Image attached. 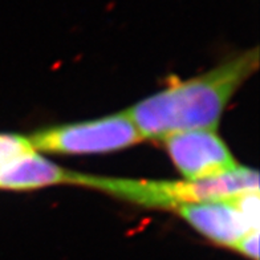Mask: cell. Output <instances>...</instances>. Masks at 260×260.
Returning <instances> with one entry per match:
<instances>
[{"label": "cell", "mask_w": 260, "mask_h": 260, "mask_svg": "<svg viewBox=\"0 0 260 260\" xmlns=\"http://www.w3.org/2000/svg\"><path fill=\"white\" fill-rule=\"evenodd\" d=\"M161 141L187 181L216 178L239 168L215 130H186L170 134Z\"/></svg>", "instance_id": "cell-4"}, {"label": "cell", "mask_w": 260, "mask_h": 260, "mask_svg": "<svg viewBox=\"0 0 260 260\" xmlns=\"http://www.w3.org/2000/svg\"><path fill=\"white\" fill-rule=\"evenodd\" d=\"M259 67L253 48L201 76L174 81L134 104L126 114L144 140H162L195 129L215 130L231 97Z\"/></svg>", "instance_id": "cell-1"}, {"label": "cell", "mask_w": 260, "mask_h": 260, "mask_svg": "<svg viewBox=\"0 0 260 260\" xmlns=\"http://www.w3.org/2000/svg\"><path fill=\"white\" fill-rule=\"evenodd\" d=\"M36 151L94 154L129 147L144 140L126 112L85 122L47 127L27 137Z\"/></svg>", "instance_id": "cell-3"}, {"label": "cell", "mask_w": 260, "mask_h": 260, "mask_svg": "<svg viewBox=\"0 0 260 260\" xmlns=\"http://www.w3.org/2000/svg\"><path fill=\"white\" fill-rule=\"evenodd\" d=\"M174 211L207 239L231 250L247 234L259 231V224L244 215L234 195L209 202L182 205Z\"/></svg>", "instance_id": "cell-5"}, {"label": "cell", "mask_w": 260, "mask_h": 260, "mask_svg": "<svg viewBox=\"0 0 260 260\" xmlns=\"http://www.w3.org/2000/svg\"><path fill=\"white\" fill-rule=\"evenodd\" d=\"M75 171L65 170L32 151L17 158L0 175V188L32 190L45 186L72 183Z\"/></svg>", "instance_id": "cell-6"}, {"label": "cell", "mask_w": 260, "mask_h": 260, "mask_svg": "<svg viewBox=\"0 0 260 260\" xmlns=\"http://www.w3.org/2000/svg\"><path fill=\"white\" fill-rule=\"evenodd\" d=\"M234 251L251 260H259V231L247 234L238 242Z\"/></svg>", "instance_id": "cell-8"}, {"label": "cell", "mask_w": 260, "mask_h": 260, "mask_svg": "<svg viewBox=\"0 0 260 260\" xmlns=\"http://www.w3.org/2000/svg\"><path fill=\"white\" fill-rule=\"evenodd\" d=\"M32 151L36 150L28 142L27 137L17 134L0 133V175L17 158L29 154Z\"/></svg>", "instance_id": "cell-7"}, {"label": "cell", "mask_w": 260, "mask_h": 260, "mask_svg": "<svg viewBox=\"0 0 260 260\" xmlns=\"http://www.w3.org/2000/svg\"><path fill=\"white\" fill-rule=\"evenodd\" d=\"M73 185L97 188L136 205L175 210L188 203L209 202L259 190V173L239 168L229 174L202 181H146L97 177L75 173Z\"/></svg>", "instance_id": "cell-2"}]
</instances>
